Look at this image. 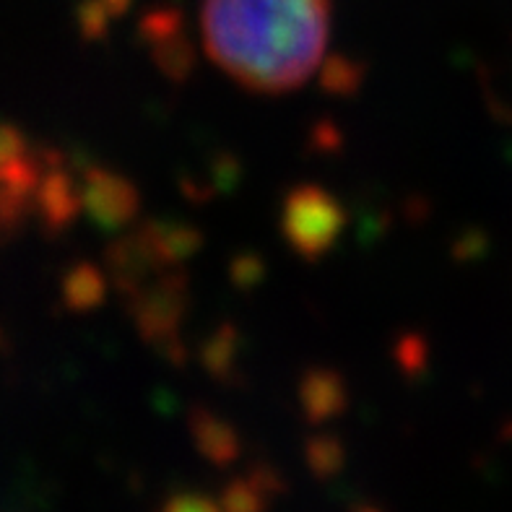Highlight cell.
Returning <instances> with one entry per match:
<instances>
[{"instance_id":"1","label":"cell","mask_w":512,"mask_h":512,"mask_svg":"<svg viewBox=\"0 0 512 512\" xmlns=\"http://www.w3.org/2000/svg\"><path fill=\"white\" fill-rule=\"evenodd\" d=\"M203 45L242 86L281 94L323 63L331 26L328 0H203Z\"/></svg>"},{"instance_id":"2","label":"cell","mask_w":512,"mask_h":512,"mask_svg":"<svg viewBox=\"0 0 512 512\" xmlns=\"http://www.w3.org/2000/svg\"><path fill=\"white\" fill-rule=\"evenodd\" d=\"M224 510L227 512H266V505L258 497V492H253L245 484H234L232 489L224 497Z\"/></svg>"},{"instance_id":"3","label":"cell","mask_w":512,"mask_h":512,"mask_svg":"<svg viewBox=\"0 0 512 512\" xmlns=\"http://www.w3.org/2000/svg\"><path fill=\"white\" fill-rule=\"evenodd\" d=\"M162 512H221L208 497H198V494H180L164 505Z\"/></svg>"},{"instance_id":"4","label":"cell","mask_w":512,"mask_h":512,"mask_svg":"<svg viewBox=\"0 0 512 512\" xmlns=\"http://www.w3.org/2000/svg\"><path fill=\"white\" fill-rule=\"evenodd\" d=\"M0 346H3V333H0Z\"/></svg>"}]
</instances>
